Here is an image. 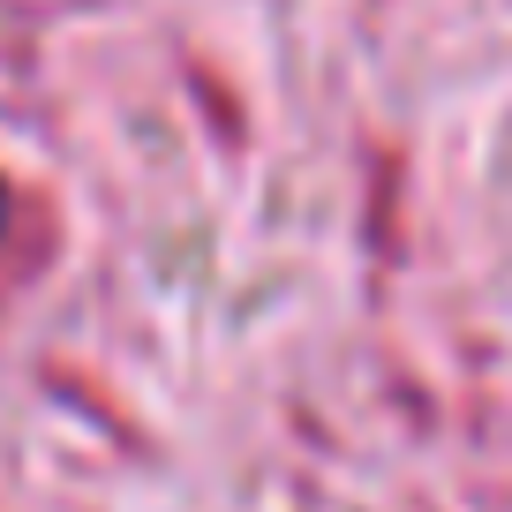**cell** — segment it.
<instances>
[{
  "mask_svg": "<svg viewBox=\"0 0 512 512\" xmlns=\"http://www.w3.org/2000/svg\"><path fill=\"white\" fill-rule=\"evenodd\" d=\"M0 234H8V189H0Z\"/></svg>",
  "mask_w": 512,
  "mask_h": 512,
  "instance_id": "obj_1",
  "label": "cell"
}]
</instances>
